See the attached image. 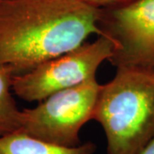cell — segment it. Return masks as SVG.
Masks as SVG:
<instances>
[{"mask_svg": "<svg viewBox=\"0 0 154 154\" xmlns=\"http://www.w3.org/2000/svg\"><path fill=\"white\" fill-rule=\"evenodd\" d=\"M82 1L90 5L97 7L99 9H103L109 6L114 5L119 0H82Z\"/></svg>", "mask_w": 154, "mask_h": 154, "instance_id": "cell-8", "label": "cell"}, {"mask_svg": "<svg viewBox=\"0 0 154 154\" xmlns=\"http://www.w3.org/2000/svg\"><path fill=\"white\" fill-rule=\"evenodd\" d=\"M101 16L82 0H0V64L30 71L103 35Z\"/></svg>", "mask_w": 154, "mask_h": 154, "instance_id": "cell-1", "label": "cell"}, {"mask_svg": "<svg viewBox=\"0 0 154 154\" xmlns=\"http://www.w3.org/2000/svg\"><path fill=\"white\" fill-rule=\"evenodd\" d=\"M139 154H154V138L149 142Z\"/></svg>", "mask_w": 154, "mask_h": 154, "instance_id": "cell-9", "label": "cell"}, {"mask_svg": "<svg viewBox=\"0 0 154 154\" xmlns=\"http://www.w3.org/2000/svg\"><path fill=\"white\" fill-rule=\"evenodd\" d=\"M96 145L85 142L67 147L45 142L21 130L0 136V154H94Z\"/></svg>", "mask_w": 154, "mask_h": 154, "instance_id": "cell-6", "label": "cell"}, {"mask_svg": "<svg viewBox=\"0 0 154 154\" xmlns=\"http://www.w3.org/2000/svg\"><path fill=\"white\" fill-rule=\"evenodd\" d=\"M100 87L97 78H93L50 95L33 108L23 109L19 130L58 146L81 145L80 132L93 120Z\"/></svg>", "mask_w": 154, "mask_h": 154, "instance_id": "cell-3", "label": "cell"}, {"mask_svg": "<svg viewBox=\"0 0 154 154\" xmlns=\"http://www.w3.org/2000/svg\"><path fill=\"white\" fill-rule=\"evenodd\" d=\"M14 73L0 64V136L20 129L21 112L13 98L12 82Z\"/></svg>", "mask_w": 154, "mask_h": 154, "instance_id": "cell-7", "label": "cell"}, {"mask_svg": "<svg viewBox=\"0 0 154 154\" xmlns=\"http://www.w3.org/2000/svg\"><path fill=\"white\" fill-rule=\"evenodd\" d=\"M113 42L99 35L93 42L42 63L13 77V93L27 102H40L51 94L96 78L99 66L113 54Z\"/></svg>", "mask_w": 154, "mask_h": 154, "instance_id": "cell-4", "label": "cell"}, {"mask_svg": "<svg viewBox=\"0 0 154 154\" xmlns=\"http://www.w3.org/2000/svg\"><path fill=\"white\" fill-rule=\"evenodd\" d=\"M93 120L102 127L107 154H139L154 138V67H116L101 85Z\"/></svg>", "mask_w": 154, "mask_h": 154, "instance_id": "cell-2", "label": "cell"}, {"mask_svg": "<svg viewBox=\"0 0 154 154\" xmlns=\"http://www.w3.org/2000/svg\"><path fill=\"white\" fill-rule=\"evenodd\" d=\"M105 9L99 27L114 45L111 64L154 67V0Z\"/></svg>", "mask_w": 154, "mask_h": 154, "instance_id": "cell-5", "label": "cell"}]
</instances>
